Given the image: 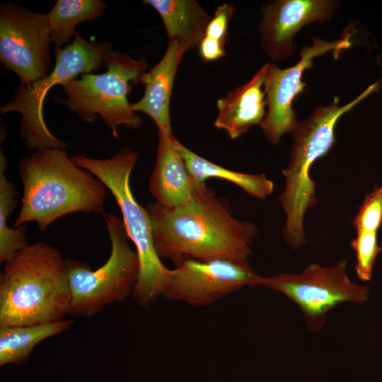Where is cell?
<instances>
[{
  "instance_id": "7c38bea8",
  "label": "cell",
  "mask_w": 382,
  "mask_h": 382,
  "mask_svg": "<svg viewBox=\"0 0 382 382\" xmlns=\"http://www.w3.org/2000/svg\"><path fill=\"white\" fill-rule=\"evenodd\" d=\"M169 270L163 296L192 306L209 305L245 286H257L261 276L250 265L226 260L185 259Z\"/></svg>"
},
{
  "instance_id": "9a60e30c",
  "label": "cell",
  "mask_w": 382,
  "mask_h": 382,
  "mask_svg": "<svg viewBox=\"0 0 382 382\" xmlns=\"http://www.w3.org/2000/svg\"><path fill=\"white\" fill-rule=\"evenodd\" d=\"M185 50L175 42H168L166 50L149 71L141 77L143 96L131 104L133 111L146 114L156 124L158 133L173 134L170 104L175 78Z\"/></svg>"
},
{
  "instance_id": "d6986e66",
  "label": "cell",
  "mask_w": 382,
  "mask_h": 382,
  "mask_svg": "<svg viewBox=\"0 0 382 382\" xmlns=\"http://www.w3.org/2000/svg\"><path fill=\"white\" fill-rule=\"evenodd\" d=\"M70 319L26 325L0 326V365L25 364L40 342L69 330Z\"/></svg>"
},
{
  "instance_id": "4fadbf2b",
  "label": "cell",
  "mask_w": 382,
  "mask_h": 382,
  "mask_svg": "<svg viewBox=\"0 0 382 382\" xmlns=\"http://www.w3.org/2000/svg\"><path fill=\"white\" fill-rule=\"evenodd\" d=\"M340 5L335 0H277L265 4L257 30L262 50L273 61L291 57L297 47L296 35L308 24L328 22Z\"/></svg>"
},
{
  "instance_id": "7a4b0ae2",
  "label": "cell",
  "mask_w": 382,
  "mask_h": 382,
  "mask_svg": "<svg viewBox=\"0 0 382 382\" xmlns=\"http://www.w3.org/2000/svg\"><path fill=\"white\" fill-rule=\"evenodd\" d=\"M18 173L23 190L14 227L33 221L45 231L67 214H100L103 210L107 187L75 164L65 149L34 151L21 160Z\"/></svg>"
},
{
  "instance_id": "3957f363",
  "label": "cell",
  "mask_w": 382,
  "mask_h": 382,
  "mask_svg": "<svg viewBox=\"0 0 382 382\" xmlns=\"http://www.w3.org/2000/svg\"><path fill=\"white\" fill-rule=\"evenodd\" d=\"M71 313L66 260L44 242L28 244L0 274V326L52 323Z\"/></svg>"
},
{
  "instance_id": "ba28073f",
  "label": "cell",
  "mask_w": 382,
  "mask_h": 382,
  "mask_svg": "<svg viewBox=\"0 0 382 382\" xmlns=\"http://www.w3.org/2000/svg\"><path fill=\"white\" fill-rule=\"evenodd\" d=\"M111 251L107 261L92 270L79 260L66 259L71 291V314L89 317L114 302H120L132 294L139 262L132 249L122 220L112 213L104 214Z\"/></svg>"
},
{
  "instance_id": "30bf717a",
  "label": "cell",
  "mask_w": 382,
  "mask_h": 382,
  "mask_svg": "<svg viewBox=\"0 0 382 382\" xmlns=\"http://www.w3.org/2000/svg\"><path fill=\"white\" fill-rule=\"evenodd\" d=\"M51 33L47 14L14 4L0 7V61L28 85L50 72Z\"/></svg>"
},
{
  "instance_id": "e0dca14e",
  "label": "cell",
  "mask_w": 382,
  "mask_h": 382,
  "mask_svg": "<svg viewBox=\"0 0 382 382\" xmlns=\"http://www.w3.org/2000/svg\"><path fill=\"white\" fill-rule=\"evenodd\" d=\"M159 14L168 42H175L185 52L198 47L212 19L195 0H145Z\"/></svg>"
},
{
  "instance_id": "277c9868",
  "label": "cell",
  "mask_w": 382,
  "mask_h": 382,
  "mask_svg": "<svg viewBox=\"0 0 382 382\" xmlns=\"http://www.w3.org/2000/svg\"><path fill=\"white\" fill-rule=\"evenodd\" d=\"M379 88L380 83L376 81L345 105L335 97L330 104L318 106L306 119L299 121L292 131L289 158L282 170L284 187L278 196L286 215L282 235L291 248L297 250L306 243L305 216L317 203L316 183L311 177L313 165L334 146L340 118Z\"/></svg>"
},
{
  "instance_id": "44dd1931",
  "label": "cell",
  "mask_w": 382,
  "mask_h": 382,
  "mask_svg": "<svg viewBox=\"0 0 382 382\" xmlns=\"http://www.w3.org/2000/svg\"><path fill=\"white\" fill-rule=\"evenodd\" d=\"M8 161L0 152V262L4 263L14 253L28 245L26 226L10 228L7 220L17 204L15 185L5 175Z\"/></svg>"
},
{
  "instance_id": "ffe728a7",
  "label": "cell",
  "mask_w": 382,
  "mask_h": 382,
  "mask_svg": "<svg viewBox=\"0 0 382 382\" xmlns=\"http://www.w3.org/2000/svg\"><path fill=\"white\" fill-rule=\"evenodd\" d=\"M106 8L101 0H58L47 13L52 42L61 49L72 42L78 24L100 18Z\"/></svg>"
},
{
  "instance_id": "52a82bcc",
  "label": "cell",
  "mask_w": 382,
  "mask_h": 382,
  "mask_svg": "<svg viewBox=\"0 0 382 382\" xmlns=\"http://www.w3.org/2000/svg\"><path fill=\"white\" fill-rule=\"evenodd\" d=\"M112 51L110 42H90L77 33L70 44L55 49V65L46 76L28 85L19 83L11 99L1 105L0 112L21 114L18 134L27 148H68L45 123L43 107L46 96L54 86L98 70Z\"/></svg>"
},
{
  "instance_id": "603a6c76",
  "label": "cell",
  "mask_w": 382,
  "mask_h": 382,
  "mask_svg": "<svg viewBox=\"0 0 382 382\" xmlns=\"http://www.w3.org/2000/svg\"><path fill=\"white\" fill-rule=\"evenodd\" d=\"M352 224L356 231L378 233L382 225V185L376 187L366 196Z\"/></svg>"
},
{
  "instance_id": "ac0fdd59",
  "label": "cell",
  "mask_w": 382,
  "mask_h": 382,
  "mask_svg": "<svg viewBox=\"0 0 382 382\" xmlns=\"http://www.w3.org/2000/svg\"><path fill=\"white\" fill-rule=\"evenodd\" d=\"M175 144L196 184H204L210 178L222 179L260 199H265L273 192V182L263 173L252 174L227 169L194 153L176 138Z\"/></svg>"
},
{
  "instance_id": "d4e9b609",
  "label": "cell",
  "mask_w": 382,
  "mask_h": 382,
  "mask_svg": "<svg viewBox=\"0 0 382 382\" xmlns=\"http://www.w3.org/2000/svg\"><path fill=\"white\" fill-rule=\"evenodd\" d=\"M225 43L204 36L198 49L201 59L204 62H212L224 57L226 54Z\"/></svg>"
},
{
  "instance_id": "8992f818",
  "label": "cell",
  "mask_w": 382,
  "mask_h": 382,
  "mask_svg": "<svg viewBox=\"0 0 382 382\" xmlns=\"http://www.w3.org/2000/svg\"><path fill=\"white\" fill-rule=\"evenodd\" d=\"M102 74H83L62 83L64 98L54 100L74 112L85 123H93L99 115L115 139L118 128H139L141 118L132 110L128 95L132 86L140 82L149 69L144 56L136 59L129 54L114 52L106 55Z\"/></svg>"
},
{
  "instance_id": "6da1fadb",
  "label": "cell",
  "mask_w": 382,
  "mask_h": 382,
  "mask_svg": "<svg viewBox=\"0 0 382 382\" xmlns=\"http://www.w3.org/2000/svg\"><path fill=\"white\" fill-rule=\"evenodd\" d=\"M146 209L161 259L175 264L190 258L249 265L257 228L235 218L227 203L205 183L197 184L192 199L183 205L168 207L154 202Z\"/></svg>"
},
{
  "instance_id": "cb8c5ba5",
  "label": "cell",
  "mask_w": 382,
  "mask_h": 382,
  "mask_svg": "<svg viewBox=\"0 0 382 382\" xmlns=\"http://www.w3.org/2000/svg\"><path fill=\"white\" fill-rule=\"evenodd\" d=\"M236 11L231 4L219 6L205 30L204 36L226 44L231 20Z\"/></svg>"
},
{
  "instance_id": "5b68a950",
  "label": "cell",
  "mask_w": 382,
  "mask_h": 382,
  "mask_svg": "<svg viewBox=\"0 0 382 382\" xmlns=\"http://www.w3.org/2000/svg\"><path fill=\"white\" fill-rule=\"evenodd\" d=\"M71 158L75 164L99 179L115 198L139 262V275L132 295L138 305L149 307L156 298L163 296L170 269L164 265L156 250L149 214L136 200L131 190L130 176L138 160L137 153L125 147L108 158L98 159L81 154Z\"/></svg>"
},
{
  "instance_id": "2e32d148",
  "label": "cell",
  "mask_w": 382,
  "mask_h": 382,
  "mask_svg": "<svg viewBox=\"0 0 382 382\" xmlns=\"http://www.w3.org/2000/svg\"><path fill=\"white\" fill-rule=\"evenodd\" d=\"M173 134L158 133L156 163L149 183V190L156 202L173 207L190 202L197 184L176 148Z\"/></svg>"
},
{
  "instance_id": "5bb4252c",
  "label": "cell",
  "mask_w": 382,
  "mask_h": 382,
  "mask_svg": "<svg viewBox=\"0 0 382 382\" xmlns=\"http://www.w3.org/2000/svg\"><path fill=\"white\" fill-rule=\"evenodd\" d=\"M268 63L262 65L246 83L236 87L216 101L217 117L214 125L232 139L260 125L267 112L264 83Z\"/></svg>"
},
{
  "instance_id": "8fae6325",
  "label": "cell",
  "mask_w": 382,
  "mask_h": 382,
  "mask_svg": "<svg viewBox=\"0 0 382 382\" xmlns=\"http://www.w3.org/2000/svg\"><path fill=\"white\" fill-rule=\"evenodd\" d=\"M352 36V32L348 31L332 41L313 37L311 45L301 50L299 61L286 69L268 63L264 83L267 112L260 127L272 145H277L284 134L291 133L299 122L292 105L295 98L305 91L306 83L302 81L305 70L313 66L314 58L329 52L337 58L340 52L350 48Z\"/></svg>"
},
{
  "instance_id": "7402d4cb",
  "label": "cell",
  "mask_w": 382,
  "mask_h": 382,
  "mask_svg": "<svg viewBox=\"0 0 382 382\" xmlns=\"http://www.w3.org/2000/svg\"><path fill=\"white\" fill-rule=\"evenodd\" d=\"M350 247L355 254L354 270L358 278L362 282L369 281L376 258L382 250L378 243L377 233L357 231L356 236L350 242Z\"/></svg>"
},
{
  "instance_id": "9c48e42d",
  "label": "cell",
  "mask_w": 382,
  "mask_h": 382,
  "mask_svg": "<svg viewBox=\"0 0 382 382\" xmlns=\"http://www.w3.org/2000/svg\"><path fill=\"white\" fill-rule=\"evenodd\" d=\"M347 266L346 260L329 267L310 264L298 274L261 276L257 286L286 296L303 313L310 331L316 332L325 323L327 313L338 305L361 303L369 299L368 287L352 282Z\"/></svg>"
}]
</instances>
